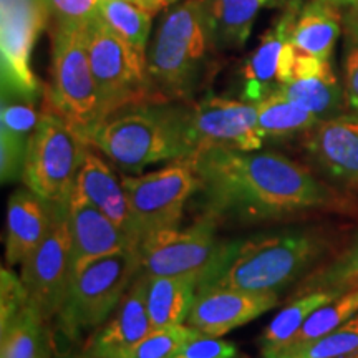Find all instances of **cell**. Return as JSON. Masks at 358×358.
Masks as SVG:
<instances>
[{"label":"cell","instance_id":"6da1fadb","mask_svg":"<svg viewBox=\"0 0 358 358\" xmlns=\"http://www.w3.org/2000/svg\"><path fill=\"white\" fill-rule=\"evenodd\" d=\"M189 161L199 181V206L217 221H275L348 203L307 166L277 151L209 145Z\"/></svg>","mask_w":358,"mask_h":358},{"label":"cell","instance_id":"7a4b0ae2","mask_svg":"<svg viewBox=\"0 0 358 358\" xmlns=\"http://www.w3.org/2000/svg\"><path fill=\"white\" fill-rule=\"evenodd\" d=\"M85 140L127 173L161 161L187 159L198 150L192 103L148 101L128 106L106 116Z\"/></svg>","mask_w":358,"mask_h":358},{"label":"cell","instance_id":"3957f363","mask_svg":"<svg viewBox=\"0 0 358 358\" xmlns=\"http://www.w3.org/2000/svg\"><path fill=\"white\" fill-rule=\"evenodd\" d=\"M327 243L313 231L289 229L222 243L201 277L198 290L236 289L279 294L297 282L325 252Z\"/></svg>","mask_w":358,"mask_h":358},{"label":"cell","instance_id":"277c9868","mask_svg":"<svg viewBox=\"0 0 358 358\" xmlns=\"http://www.w3.org/2000/svg\"><path fill=\"white\" fill-rule=\"evenodd\" d=\"M214 47L204 0H182L163 17L146 52V70L156 101H187L208 69Z\"/></svg>","mask_w":358,"mask_h":358},{"label":"cell","instance_id":"5b68a950","mask_svg":"<svg viewBox=\"0 0 358 358\" xmlns=\"http://www.w3.org/2000/svg\"><path fill=\"white\" fill-rule=\"evenodd\" d=\"M141 274L140 249L92 259L71 268L57 322L65 337L78 340L108 320Z\"/></svg>","mask_w":358,"mask_h":358},{"label":"cell","instance_id":"8992f818","mask_svg":"<svg viewBox=\"0 0 358 358\" xmlns=\"http://www.w3.org/2000/svg\"><path fill=\"white\" fill-rule=\"evenodd\" d=\"M90 148L73 124L43 106L30 136L22 181L48 203H69Z\"/></svg>","mask_w":358,"mask_h":358},{"label":"cell","instance_id":"52a82bcc","mask_svg":"<svg viewBox=\"0 0 358 358\" xmlns=\"http://www.w3.org/2000/svg\"><path fill=\"white\" fill-rule=\"evenodd\" d=\"M85 32L87 29L52 24L50 85L45 106L87 136L103 116Z\"/></svg>","mask_w":358,"mask_h":358},{"label":"cell","instance_id":"ba28073f","mask_svg":"<svg viewBox=\"0 0 358 358\" xmlns=\"http://www.w3.org/2000/svg\"><path fill=\"white\" fill-rule=\"evenodd\" d=\"M85 34L103 120L128 106L156 101L148 78L146 55L134 50L98 15Z\"/></svg>","mask_w":358,"mask_h":358},{"label":"cell","instance_id":"9c48e42d","mask_svg":"<svg viewBox=\"0 0 358 358\" xmlns=\"http://www.w3.org/2000/svg\"><path fill=\"white\" fill-rule=\"evenodd\" d=\"M122 182L141 243L155 232L178 227L199 186L189 158L141 176H122Z\"/></svg>","mask_w":358,"mask_h":358},{"label":"cell","instance_id":"30bf717a","mask_svg":"<svg viewBox=\"0 0 358 358\" xmlns=\"http://www.w3.org/2000/svg\"><path fill=\"white\" fill-rule=\"evenodd\" d=\"M52 12L47 0H3L0 17V62L3 96L34 101L40 83L32 70V50L47 29Z\"/></svg>","mask_w":358,"mask_h":358},{"label":"cell","instance_id":"8fae6325","mask_svg":"<svg viewBox=\"0 0 358 358\" xmlns=\"http://www.w3.org/2000/svg\"><path fill=\"white\" fill-rule=\"evenodd\" d=\"M20 267V279L30 303L42 313L45 320L50 322L60 310L71 274L69 203L55 204L47 236Z\"/></svg>","mask_w":358,"mask_h":358},{"label":"cell","instance_id":"7c38bea8","mask_svg":"<svg viewBox=\"0 0 358 358\" xmlns=\"http://www.w3.org/2000/svg\"><path fill=\"white\" fill-rule=\"evenodd\" d=\"M217 222L216 217L203 214L186 229L173 227L146 237L140 245L141 271L153 277H203L222 244L216 237Z\"/></svg>","mask_w":358,"mask_h":358},{"label":"cell","instance_id":"4fadbf2b","mask_svg":"<svg viewBox=\"0 0 358 358\" xmlns=\"http://www.w3.org/2000/svg\"><path fill=\"white\" fill-rule=\"evenodd\" d=\"M192 131L198 148L217 145L257 151L264 145L256 103L244 100L208 95L192 103Z\"/></svg>","mask_w":358,"mask_h":358},{"label":"cell","instance_id":"5bb4252c","mask_svg":"<svg viewBox=\"0 0 358 358\" xmlns=\"http://www.w3.org/2000/svg\"><path fill=\"white\" fill-rule=\"evenodd\" d=\"M313 163L335 185L358 191V113L324 120L303 140Z\"/></svg>","mask_w":358,"mask_h":358},{"label":"cell","instance_id":"9a60e30c","mask_svg":"<svg viewBox=\"0 0 358 358\" xmlns=\"http://www.w3.org/2000/svg\"><path fill=\"white\" fill-rule=\"evenodd\" d=\"M279 303V294H254L236 289L198 290L187 325L209 337H222L249 324Z\"/></svg>","mask_w":358,"mask_h":358},{"label":"cell","instance_id":"2e32d148","mask_svg":"<svg viewBox=\"0 0 358 358\" xmlns=\"http://www.w3.org/2000/svg\"><path fill=\"white\" fill-rule=\"evenodd\" d=\"M155 327L146 308V274L138 279L85 348L83 358H124Z\"/></svg>","mask_w":358,"mask_h":358},{"label":"cell","instance_id":"e0dca14e","mask_svg":"<svg viewBox=\"0 0 358 358\" xmlns=\"http://www.w3.org/2000/svg\"><path fill=\"white\" fill-rule=\"evenodd\" d=\"M71 268L92 259L127 249H140L111 219L83 196L71 191L69 199Z\"/></svg>","mask_w":358,"mask_h":358},{"label":"cell","instance_id":"ac0fdd59","mask_svg":"<svg viewBox=\"0 0 358 358\" xmlns=\"http://www.w3.org/2000/svg\"><path fill=\"white\" fill-rule=\"evenodd\" d=\"M73 191L96 206L101 213H105L133 241V244L140 248V234H138L136 224L129 209L122 178L118 179L110 164L105 163L93 151L87 155V159L75 181Z\"/></svg>","mask_w":358,"mask_h":358},{"label":"cell","instance_id":"d6986e66","mask_svg":"<svg viewBox=\"0 0 358 358\" xmlns=\"http://www.w3.org/2000/svg\"><path fill=\"white\" fill-rule=\"evenodd\" d=\"M55 204L48 203L29 187L15 191L7 206L6 259L8 266H20L47 236Z\"/></svg>","mask_w":358,"mask_h":358},{"label":"cell","instance_id":"ffe728a7","mask_svg":"<svg viewBox=\"0 0 358 358\" xmlns=\"http://www.w3.org/2000/svg\"><path fill=\"white\" fill-rule=\"evenodd\" d=\"M301 0L285 6V12L261 37V43L245 62L243 75V100L259 103L277 90V65L284 45L290 40L294 24L301 12Z\"/></svg>","mask_w":358,"mask_h":358},{"label":"cell","instance_id":"44dd1931","mask_svg":"<svg viewBox=\"0 0 358 358\" xmlns=\"http://www.w3.org/2000/svg\"><path fill=\"white\" fill-rule=\"evenodd\" d=\"M199 279V275L146 274V308L155 329L186 324L198 294Z\"/></svg>","mask_w":358,"mask_h":358},{"label":"cell","instance_id":"7402d4cb","mask_svg":"<svg viewBox=\"0 0 358 358\" xmlns=\"http://www.w3.org/2000/svg\"><path fill=\"white\" fill-rule=\"evenodd\" d=\"M340 29L342 15L338 7L322 0H310L299 12L290 34V42L303 53L330 62Z\"/></svg>","mask_w":358,"mask_h":358},{"label":"cell","instance_id":"603a6c76","mask_svg":"<svg viewBox=\"0 0 358 358\" xmlns=\"http://www.w3.org/2000/svg\"><path fill=\"white\" fill-rule=\"evenodd\" d=\"M267 0H204L206 22L216 48H241Z\"/></svg>","mask_w":358,"mask_h":358},{"label":"cell","instance_id":"cb8c5ba5","mask_svg":"<svg viewBox=\"0 0 358 358\" xmlns=\"http://www.w3.org/2000/svg\"><path fill=\"white\" fill-rule=\"evenodd\" d=\"M0 358H50L47 320L32 303L0 327Z\"/></svg>","mask_w":358,"mask_h":358},{"label":"cell","instance_id":"d4e9b609","mask_svg":"<svg viewBox=\"0 0 358 358\" xmlns=\"http://www.w3.org/2000/svg\"><path fill=\"white\" fill-rule=\"evenodd\" d=\"M256 106L257 128L264 141L307 133L320 123L315 115L285 96L280 90H274L271 95L256 103Z\"/></svg>","mask_w":358,"mask_h":358},{"label":"cell","instance_id":"484cf974","mask_svg":"<svg viewBox=\"0 0 358 358\" xmlns=\"http://www.w3.org/2000/svg\"><path fill=\"white\" fill-rule=\"evenodd\" d=\"M277 90H280L285 96L301 105L302 108L315 115L320 122L342 115L343 106L347 105L345 90L338 83L332 69L317 77L279 85Z\"/></svg>","mask_w":358,"mask_h":358},{"label":"cell","instance_id":"4316f807","mask_svg":"<svg viewBox=\"0 0 358 358\" xmlns=\"http://www.w3.org/2000/svg\"><path fill=\"white\" fill-rule=\"evenodd\" d=\"M337 297V294L329 292V290H315V292H308L290 299L287 306L277 313L261 335L259 345H261L262 355L289 345L308 317L317 308L332 302Z\"/></svg>","mask_w":358,"mask_h":358},{"label":"cell","instance_id":"83f0119b","mask_svg":"<svg viewBox=\"0 0 358 358\" xmlns=\"http://www.w3.org/2000/svg\"><path fill=\"white\" fill-rule=\"evenodd\" d=\"M358 353V313L324 337L266 353L264 358H353Z\"/></svg>","mask_w":358,"mask_h":358},{"label":"cell","instance_id":"f1b7e54d","mask_svg":"<svg viewBox=\"0 0 358 358\" xmlns=\"http://www.w3.org/2000/svg\"><path fill=\"white\" fill-rule=\"evenodd\" d=\"M358 289V236L350 244V248L343 250L338 257L327 266L312 271L303 277L292 297L315 292V290H329L337 295H342L350 290ZM290 297V299H292Z\"/></svg>","mask_w":358,"mask_h":358},{"label":"cell","instance_id":"f546056e","mask_svg":"<svg viewBox=\"0 0 358 358\" xmlns=\"http://www.w3.org/2000/svg\"><path fill=\"white\" fill-rule=\"evenodd\" d=\"M151 15L145 8L127 0H98V17L122 35L134 50L146 55L151 32Z\"/></svg>","mask_w":358,"mask_h":358},{"label":"cell","instance_id":"4dcf8cb0","mask_svg":"<svg viewBox=\"0 0 358 358\" xmlns=\"http://www.w3.org/2000/svg\"><path fill=\"white\" fill-rule=\"evenodd\" d=\"M357 313L358 289L338 295V297L334 299L332 302L317 308V310L306 320V324L302 325V329L299 330L297 335H295L289 345H301V343H307L315 338L324 337V335L332 332V330L338 329L340 325H343L345 322L350 320L352 317H355Z\"/></svg>","mask_w":358,"mask_h":358},{"label":"cell","instance_id":"1f68e13d","mask_svg":"<svg viewBox=\"0 0 358 358\" xmlns=\"http://www.w3.org/2000/svg\"><path fill=\"white\" fill-rule=\"evenodd\" d=\"M199 334V330L186 324L153 329L124 358H174L189 340Z\"/></svg>","mask_w":358,"mask_h":358},{"label":"cell","instance_id":"d6a6232c","mask_svg":"<svg viewBox=\"0 0 358 358\" xmlns=\"http://www.w3.org/2000/svg\"><path fill=\"white\" fill-rule=\"evenodd\" d=\"M38 120L40 113L35 110L34 101L3 96L2 111H0V129H7V131L30 140L37 128Z\"/></svg>","mask_w":358,"mask_h":358},{"label":"cell","instance_id":"836d02e7","mask_svg":"<svg viewBox=\"0 0 358 358\" xmlns=\"http://www.w3.org/2000/svg\"><path fill=\"white\" fill-rule=\"evenodd\" d=\"M29 138H22L7 129H0V174L2 182L22 179L25 168Z\"/></svg>","mask_w":358,"mask_h":358},{"label":"cell","instance_id":"e575fe53","mask_svg":"<svg viewBox=\"0 0 358 358\" xmlns=\"http://www.w3.org/2000/svg\"><path fill=\"white\" fill-rule=\"evenodd\" d=\"M29 306L30 299L20 275H17L10 268H2L0 271V327H6Z\"/></svg>","mask_w":358,"mask_h":358},{"label":"cell","instance_id":"d590c367","mask_svg":"<svg viewBox=\"0 0 358 358\" xmlns=\"http://www.w3.org/2000/svg\"><path fill=\"white\" fill-rule=\"evenodd\" d=\"M53 22L73 29H87L98 15V0H47Z\"/></svg>","mask_w":358,"mask_h":358},{"label":"cell","instance_id":"8d00e7d4","mask_svg":"<svg viewBox=\"0 0 358 358\" xmlns=\"http://www.w3.org/2000/svg\"><path fill=\"white\" fill-rule=\"evenodd\" d=\"M174 358H239V352L232 342L199 334L189 340Z\"/></svg>","mask_w":358,"mask_h":358},{"label":"cell","instance_id":"74e56055","mask_svg":"<svg viewBox=\"0 0 358 358\" xmlns=\"http://www.w3.org/2000/svg\"><path fill=\"white\" fill-rule=\"evenodd\" d=\"M343 90H345L347 106L358 113V37L347 35L345 55H343Z\"/></svg>","mask_w":358,"mask_h":358},{"label":"cell","instance_id":"f35d334b","mask_svg":"<svg viewBox=\"0 0 358 358\" xmlns=\"http://www.w3.org/2000/svg\"><path fill=\"white\" fill-rule=\"evenodd\" d=\"M345 27L347 35H350V37H358V3L348 8V13L345 17Z\"/></svg>","mask_w":358,"mask_h":358},{"label":"cell","instance_id":"ab89813d","mask_svg":"<svg viewBox=\"0 0 358 358\" xmlns=\"http://www.w3.org/2000/svg\"><path fill=\"white\" fill-rule=\"evenodd\" d=\"M169 6V0H141V7L150 13H158Z\"/></svg>","mask_w":358,"mask_h":358},{"label":"cell","instance_id":"60d3db41","mask_svg":"<svg viewBox=\"0 0 358 358\" xmlns=\"http://www.w3.org/2000/svg\"><path fill=\"white\" fill-rule=\"evenodd\" d=\"M322 2L330 3V6L338 7V8H350L353 6H357L358 0H322Z\"/></svg>","mask_w":358,"mask_h":358},{"label":"cell","instance_id":"b9f144b4","mask_svg":"<svg viewBox=\"0 0 358 358\" xmlns=\"http://www.w3.org/2000/svg\"><path fill=\"white\" fill-rule=\"evenodd\" d=\"M290 2H295V0H267V6H280V3L289 6Z\"/></svg>","mask_w":358,"mask_h":358},{"label":"cell","instance_id":"7bdbcfd3","mask_svg":"<svg viewBox=\"0 0 358 358\" xmlns=\"http://www.w3.org/2000/svg\"><path fill=\"white\" fill-rule=\"evenodd\" d=\"M127 2H131V3H134V6L141 7V0H127ZM141 8H143V7H141Z\"/></svg>","mask_w":358,"mask_h":358},{"label":"cell","instance_id":"ee69618b","mask_svg":"<svg viewBox=\"0 0 358 358\" xmlns=\"http://www.w3.org/2000/svg\"><path fill=\"white\" fill-rule=\"evenodd\" d=\"M179 0H169V6H173V3H178Z\"/></svg>","mask_w":358,"mask_h":358},{"label":"cell","instance_id":"f6af8a7d","mask_svg":"<svg viewBox=\"0 0 358 358\" xmlns=\"http://www.w3.org/2000/svg\"><path fill=\"white\" fill-rule=\"evenodd\" d=\"M353 358H358V353H357V355H355V357H353Z\"/></svg>","mask_w":358,"mask_h":358},{"label":"cell","instance_id":"bcb514c9","mask_svg":"<svg viewBox=\"0 0 358 358\" xmlns=\"http://www.w3.org/2000/svg\"><path fill=\"white\" fill-rule=\"evenodd\" d=\"M2 2H3V0H2Z\"/></svg>","mask_w":358,"mask_h":358}]
</instances>
